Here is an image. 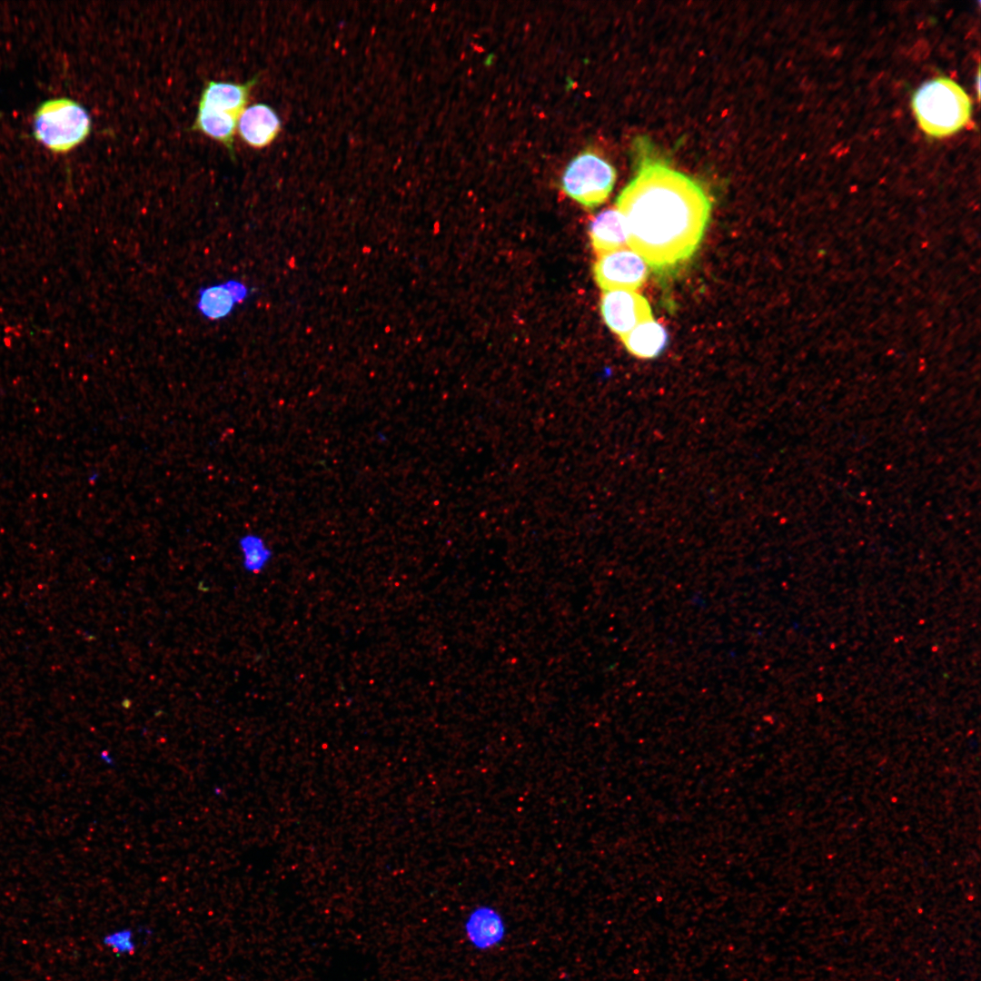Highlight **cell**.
<instances>
[{
  "instance_id": "6da1fadb",
  "label": "cell",
  "mask_w": 981,
  "mask_h": 981,
  "mask_svg": "<svg viewBox=\"0 0 981 981\" xmlns=\"http://www.w3.org/2000/svg\"><path fill=\"white\" fill-rule=\"evenodd\" d=\"M628 246L658 274H670L695 255L711 202L691 177L657 160H645L616 200Z\"/></svg>"
},
{
  "instance_id": "7a4b0ae2",
  "label": "cell",
  "mask_w": 981,
  "mask_h": 981,
  "mask_svg": "<svg viewBox=\"0 0 981 981\" xmlns=\"http://www.w3.org/2000/svg\"><path fill=\"white\" fill-rule=\"evenodd\" d=\"M911 105L919 127L937 138L962 129L972 112L968 94L947 77H937L922 84L914 93Z\"/></svg>"
},
{
  "instance_id": "3957f363",
  "label": "cell",
  "mask_w": 981,
  "mask_h": 981,
  "mask_svg": "<svg viewBox=\"0 0 981 981\" xmlns=\"http://www.w3.org/2000/svg\"><path fill=\"white\" fill-rule=\"evenodd\" d=\"M256 83V76L244 84L209 81L203 90L192 128L222 143L234 157V132L250 90Z\"/></svg>"
},
{
  "instance_id": "277c9868",
  "label": "cell",
  "mask_w": 981,
  "mask_h": 981,
  "mask_svg": "<svg viewBox=\"0 0 981 981\" xmlns=\"http://www.w3.org/2000/svg\"><path fill=\"white\" fill-rule=\"evenodd\" d=\"M90 131L91 119L86 110L67 97L43 102L34 115L35 138L55 154L71 151L84 141Z\"/></svg>"
},
{
  "instance_id": "5b68a950",
  "label": "cell",
  "mask_w": 981,
  "mask_h": 981,
  "mask_svg": "<svg viewBox=\"0 0 981 981\" xmlns=\"http://www.w3.org/2000/svg\"><path fill=\"white\" fill-rule=\"evenodd\" d=\"M616 177V170L609 162L587 151L568 164L562 175L561 187L569 197L592 209L606 201Z\"/></svg>"
},
{
  "instance_id": "8992f818",
  "label": "cell",
  "mask_w": 981,
  "mask_h": 981,
  "mask_svg": "<svg viewBox=\"0 0 981 981\" xmlns=\"http://www.w3.org/2000/svg\"><path fill=\"white\" fill-rule=\"evenodd\" d=\"M593 273L603 291H635L645 282L649 268L640 255L626 247L598 255Z\"/></svg>"
},
{
  "instance_id": "52a82bcc",
  "label": "cell",
  "mask_w": 981,
  "mask_h": 981,
  "mask_svg": "<svg viewBox=\"0 0 981 981\" xmlns=\"http://www.w3.org/2000/svg\"><path fill=\"white\" fill-rule=\"evenodd\" d=\"M600 312L607 326L619 337L653 318L648 300L634 291H604Z\"/></svg>"
},
{
  "instance_id": "ba28073f",
  "label": "cell",
  "mask_w": 981,
  "mask_h": 981,
  "mask_svg": "<svg viewBox=\"0 0 981 981\" xmlns=\"http://www.w3.org/2000/svg\"><path fill=\"white\" fill-rule=\"evenodd\" d=\"M462 929L470 946L481 952L499 947L508 934L504 916L490 904L471 907L463 920Z\"/></svg>"
},
{
  "instance_id": "9c48e42d",
  "label": "cell",
  "mask_w": 981,
  "mask_h": 981,
  "mask_svg": "<svg viewBox=\"0 0 981 981\" xmlns=\"http://www.w3.org/2000/svg\"><path fill=\"white\" fill-rule=\"evenodd\" d=\"M250 294L251 289L248 285L231 279L201 288L196 309L206 320H223L228 317L237 305L247 300Z\"/></svg>"
},
{
  "instance_id": "30bf717a",
  "label": "cell",
  "mask_w": 981,
  "mask_h": 981,
  "mask_svg": "<svg viewBox=\"0 0 981 981\" xmlns=\"http://www.w3.org/2000/svg\"><path fill=\"white\" fill-rule=\"evenodd\" d=\"M237 128L243 140L254 148L269 145L281 129V120L265 104H255L241 114Z\"/></svg>"
},
{
  "instance_id": "8fae6325",
  "label": "cell",
  "mask_w": 981,
  "mask_h": 981,
  "mask_svg": "<svg viewBox=\"0 0 981 981\" xmlns=\"http://www.w3.org/2000/svg\"><path fill=\"white\" fill-rule=\"evenodd\" d=\"M589 234L598 255L628 246L626 223L617 208H609L598 213L590 223Z\"/></svg>"
},
{
  "instance_id": "7c38bea8",
  "label": "cell",
  "mask_w": 981,
  "mask_h": 981,
  "mask_svg": "<svg viewBox=\"0 0 981 981\" xmlns=\"http://www.w3.org/2000/svg\"><path fill=\"white\" fill-rule=\"evenodd\" d=\"M629 352L640 359L658 357L668 344L666 329L653 318L620 337Z\"/></svg>"
},
{
  "instance_id": "4fadbf2b",
  "label": "cell",
  "mask_w": 981,
  "mask_h": 981,
  "mask_svg": "<svg viewBox=\"0 0 981 981\" xmlns=\"http://www.w3.org/2000/svg\"><path fill=\"white\" fill-rule=\"evenodd\" d=\"M241 564L243 570L251 575L263 572L273 558V550L266 540L257 532L248 531L237 540Z\"/></svg>"
},
{
  "instance_id": "5bb4252c",
  "label": "cell",
  "mask_w": 981,
  "mask_h": 981,
  "mask_svg": "<svg viewBox=\"0 0 981 981\" xmlns=\"http://www.w3.org/2000/svg\"><path fill=\"white\" fill-rule=\"evenodd\" d=\"M103 945L116 955H131L136 948L134 932L131 928H121L107 933L103 937Z\"/></svg>"
}]
</instances>
